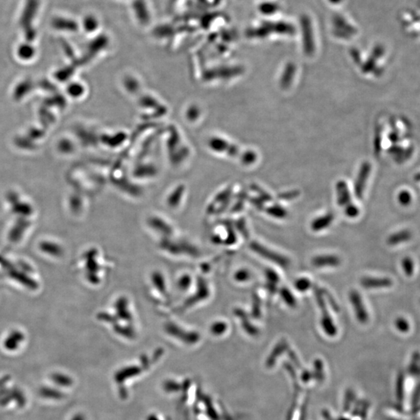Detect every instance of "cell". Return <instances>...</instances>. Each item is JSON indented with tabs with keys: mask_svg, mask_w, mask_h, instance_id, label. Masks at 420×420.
Masks as SVG:
<instances>
[{
	"mask_svg": "<svg viewBox=\"0 0 420 420\" xmlns=\"http://www.w3.org/2000/svg\"><path fill=\"white\" fill-rule=\"evenodd\" d=\"M396 326L400 332H406L409 331V324L406 318L398 317L396 320Z\"/></svg>",
	"mask_w": 420,
	"mask_h": 420,
	"instance_id": "7402d4cb",
	"label": "cell"
},
{
	"mask_svg": "<svg viewBox=\"0 0 420 420\" xmlns=\"http://www.w3.org/2000/svg\"><path fill=\"white\" fill-rule=\"evenodd\" d=\"M265 280H266L267 290L271 294L276 293L277 291V285L280 282V277L274 270L271 268H267L265 271Z\"/></svg>",
	"mask_w": 420,
	"mask_h": 420,
	"instance_id": "ba28073f",
	"label": "cell"
},
{
	"mask_svg": "<svg viewBox=\"0 0 420 420\" xmlns=\"http://www.w3.org/2000/svg\"><path fill=\"white\" fill-rule=\"evenodd\" d=\"M250 249H252L253 252H255V253L258 254V255H260V256L263 257V258L267 259V260L271 261V262L277 264V265L283 267V268H286V267L289 266V260L288 259V258L285 257L284 255H281V254L277 253V252H274V251L267 249L266 247L262 245V244H259L258 242H251Z\"/></svg>",
	"mask_w": 420,
	"mask_h": 420,
	"instance_id": "7a4b0ae2",
	"label": "cell"
},
{
	"mask_svg": "<svg viewBox=\"0 0 420 420\" xmlns=\"http://www.w3.org/2000/svg\"><path fill=\"white\" fill-rule=\"evenodd\" d=\"M234 314L238 317L241 322L243 329L248 332V334L251 335H256L258 334V329L255 326H253L252 322H250L249 315L244 310L240 309V308H237L234 311Z\"/></svg>",
	"mask_w": 420,
	"mask_h": 420,
	"instance_id": "8992f818",
	"label": "cell"
},
{
	"mask_svg": "<svg viewBox=\"0 0 420 420\" xmlns=\"http://www.w3.org/2000/svg\"><path fill=\"white\" fill-rule=\"evenodd\" d=\"M345 214H347V216H349V217H357V216L359 215V209L357 206L351 204L350 205V206H347V207H345Z\"/></svg>",
	"mask_w": 420,
	"mask_h": 420,
	"instance_id": "d4e9b609",
	"label": "cell"
},
{
	"mask_svg": "<svg viewBox=\"0 0 420 420\" xmlns=\"http://www.w3.org/2000/svg\"><path fill=\"white\" fill-rule=\"evenodd\" d=\"M71 420H86V418L84 415H81V414H78V415H74Z\"/></svg>",
	"mask_w": 420,
	"mask_h": 420,
	"instance_id": "f546056e",
	"label": "cell"
},
{
	"mask_svg": "<svg viewBox=\"0 0 420 420\" xmlns=\"http://www.w3.org/2000/svg\"><path fill=\"white\" fill-rule=\"evenodd\" d=\"M262 315V301L257 293L252 295V316L259 318Z\"/></svg>",
	"mask_w": 420,
	"mask_h": 420,
	"instance_id": "5bb4252c",
	"label": "cell"
},
{
	"mask_svg": "<svg viewBox=\"0 0 420 420\" xmlns=\"http://www.w3.org/2000/svg\"><path fill=\"white\" fill-rule=\"evenodd\" d=\"M295 288L300 292H305L311 287V282L307 278L298 279L295 282Z\"/></svg>",
	"mask_w": 420,
	"mask_h": 420,
	"instance_id": "d6986e66",
	"label": "cell"
},
{
	"mask_svg": "<svg viewBox=\"0 0 420 420\" xmlns=\"http://www.w3.org/2000/svg\"><path fill=\"white\" fill-rule=\"evenodd\" d=\"M280 297L283 301L290 308H295L297 306V300L288 288L283 287L280 289Z\"/></svg>",
	"mask_w": 420,
	"mask_h": 420,
	"instance_id": "9a60e30c",
	"label": "cell"
},
{
	"mask_svg": "<svg viewBox=\"0 0 420 420\" xmlns=\"http://www.w3.org/2000/svg\"><path fill=\"white\" fill-rule=\"evenodd\" d=\"M226 329H227V325L223 322H219L213 328V332L216 334H222V332H225Z\"/></svg>",
	"mask_w": 420,
	"mask_h": 420,
	"instance_id": "484cf974",
	"label": "cell"
},
{
	"mask_svg": "<svg viewBox=\"0 0 420 420\" xmlns=\"http://www.w3.org/2000/svg\"><path fill=\"white\" fill-rule=\"evenodd\" d=\"M412 237V234L409 231H402L400 232L396 233L388 237L387 243L390 245H396V244H401L402 242L408 241Z\"/></svg>",
	"mask_w": 420,
	"mask_h": 420,
	"instance_id": "8fae6325",
	"label": "cell"
},
{
	"mask_svg": "<svg viewBox=\"0 0 420 420\" xmlns=\"http://www.w3.org/2000/svg\"><path fill=\"white\" fill-rule=\"evenodd\" d=\"M39 394L44 399H53V400H60L64 397V394L62 391L50 387H41Z\"/></svg>",
	"mask_w": 420,
	"mask_h": 420,
	"instance_id": "30bf717a",
	"label": "cell"
},
{
	"mask_svg": "<svg viewBox=\"0 0 420 420\" xmlns=\"http://www.w3.org/2000/svg\"><path fill=\"white\" fill-rule=\"evenodd\" d=\"M320 291H322V294L324 296L325 299L327 300L329 304H330L331 308H332L335 312H339V306L338 304H337L336 301H335V298L332 297V295L328 291L327 289H323V288H320Z\"/></svg>",
	"mask_w": 420,
	"mask_h": 420,
	"instance_id": "e0dca14e",
	"label": "cell"
},
{
	"mask_svg": "<svg viewBox=\"0 0 420 420\" xmlns=\"http://www.w3.org/2000/svg\"><path fill=\"white\" fill-rule=\"evenodd\" d=\"M349 298L357 320L361 324H366L369 320V314L365 308L361 295L357 290L353 289L350 292Z\"/></svg>",
	"mask_w": 420,
	"mask_h": 420,
	"instance_id": "3957f363",
	"label": "cell"
},
{
	"mask_svg": "<svg viewBox=\"0 0 420 420\" xmlns=\"http://www.w3.org/2000/svg\"><path fill=\"white\" fill-rule=\"evenodd\" d=\"M402 266L403 268L404 273H406V276L410 277L413 274L414 271V263L413 261L409 257L404 258L402 262Z\"/></svg>",
	"mask_w": 420,
	"mask_h": 420,
	"instance_id": "ffe728a7",
	"label": "cell"
},
{
	"mask_svg": "<svg viewBox=\"0 0 420 420\" xmlns=\"http://www.w3.org/2000/svg\"><path fill=\"white\" fill-rule=\"evenodd\" d=\"M11 392L12 400H14L17 402V405L20 406H23L26 403V399L23 396V392L18 388H13L10 390Z\"/></svg>",
	"mask_w": 420,
	"mask_h": 420,
	"instance_id": "ac0fdd59",
	"label": "cell"
},
{
	"mask_svg": "<svg viewBox=\"0 0 420 420\" xmlns=\"http://www.w3.org/2000/svg\"><path fill=\"white\" fill-rule=\"evenodd\" d=\"M298 193H293L290 192L289 194H285V195H282L280 198L283 199V200H290V199H293V197L296 196L298 195Z\"/></svg>",
	"mask_w": 420,
	"mask_h": 420,
	"instance_id": "f1b7e54d",
	"label": "cell"
},
{
	"mask_svg": "<svg viewBox=\"0 0 420 420\" xmlns=\"http://www.w3.org/2000/svg\"><path fill=\"white\" fill-rule=\"evenodd\" d=\"M400 200L401 203L404 206H406V205L409 204V201H410V197H409V195H408L407 193H402V195H400Z\"/></svg>",
	"mask_w": 420,
	"mask_h": 420,
	"instance_id": "4316f807",
	"label": "cell"
},
{
	"mask_svg": "<svg viewBox=\"0 0 420 420\" xmlns=\"http://www.w3.org/2000/svg\"><path fill=\"white\" fill-rule=\"evenodd\" d=\"M338 202L339 206H345V207L352 204L350 201V192L344 183L338 185Z\"/></svg>",
	"mask_w": 420,
	"mask_h": 420,
	"instance_id": "7c38bea8",
	"label": "cell"
},
{
	"mask_svg": "<svg viewBox=\"0 0 420 420\" xmlns=\"http://www.w3.org/2000/svg\"><path fill=\"white\" fill-rule=\"evenodd\" d=\"M141 369L138 366H129V367L124 368V369L118 371L116 375H115V380H116L117 382L121 383L126 380L129 379V378L139 375Z\"/></svg>",
	"mask_w": 420,
	"mask_h": 420,
	"instance_id": "9c48e42d",
	"label": "cell"
},
{
	"mask_svg": "<svg viewBox=\"0 0 420 420\" xmlns=\"http://www.w3.org/2000/svg\"><path fill=\"white\" fill-rule=\"evenodd\" d=\"M312 265L317 268L323 267H336L340 265V258L335 255H320L313 258Z\"/></svg>",
	"mask_w": 420,
	"mask_h": 420,
	"instance_id": "277c9868",
	"label": "cell"
},
{
	"mask_svg": "<svg viewBox=\"0 0 420 420\" xmlns=\"http://www.w3.org/2000/svg\"><path fill=\"white\" fill-rule=\"evenodd\" d=\"M180 384L174 381H167L164 383V388L167 392H174L180 389Z\"/></svg>",
	"mask_w": 420,
	"mask_h": 420,
	"instance_id": "603a6c76",
	"label": "cell"
},
{
	"mask_svg": "<svg viewBox=\"0 0 420 420\" xmlns=\"http://www.w3.org/2000/svg\"><path fill=\"white\" fill-rule=\"evenodd\" d=\"M252 203L255 207L258 208V209H262V208H263V203H262V202L261 203L259 200H256V199H252Z\"/></svg>",
	"mask_w": 420,
	"mask_h": 420,
	"instance_id": "83f0119b",
	"label": "cell"
},
{
	"mask_svg": "<svg viewBox=\"0 0 420 420\" xmlns=\"http://www.w3.org/2000/svg\"><path fill=\"white\" fill-rule=\"evenodd\" d=\"M334 218H335V216H334L333 213H329L324 215V216L316 218L311 223V229L315 232L326 229L333 222Z\"/></svg>",
	"mask_w": 420,
	"mask_h": 420,
	"instance_id": "52a82bcc",
	"label": "cell"
},
{
	"mask_svg": "<svg viewBox=\"0 0 420 420\" xmlns=\"http://www.w3.org/2000/svg\"><path fill=\"white\" fill-rule=\"evenodd\" d=\"M314 293L316 302H317V305H318L320 311H322L320 325H322V329L328 335L334 336L337 334V328L335 327V324H334L332 316L329 314L326 299L322 294L320 288L314 286Z\"/></svg>",
	"mask_w": 420,
	"mask_h": 420,
	"instance_id": "6da1fadb",
	"label": "cell"
},
{
	"mask_svg": "<svg viewBox=\"0 0 420 420\" xmlns=\"http://www.w3.org/2000/svg\"><path fill=\"white\" fill-rule=\"evenodd\" d=\"M146 420H160V419H159L158 417L156 416V415H149V416H148L147 419H146Z\"/></svg>",
	"mask_w": 420,
	"mask_h": 420,
	"instance_id": "4dcf8cb0",
	"label": "cell"
},
{
	"mask_svg": "<svg viewBox=\"0 0 420 420\" xmlns=\"http://www.w3.org/2000/svg\"><path fill=\"white\" fill-rule=\"evenodd\" d=\"M52 380L54 381L55 384L61 387H69L73 384V381L70 377L62 373L53 374Z\"/></svg>",
	"mask_w": 420,
	"mask_h": 420,
	"instance_id": "4fadbf2b",
	"label": "cell"
},
{
	"mask_svg": "<svg viewBox=\"0 0 420 420\" xmlns=\"http://www.w3.org/2000/svg\"><path fill=\"white\" fill-rule=\"evenodd\" d=\"M234 279L237 282H246L251 279V273L248 269L243 268V269L238 270L234 275Z\"/></svg>",
	"mask_w": 420,
	"mask_h": 420,
	"instance_id": "44dd1931",
	"label": "cell"
},
{
	"mask_svg": "<svg viewBox=\"0 0 420 420\" xmlns=\"http://www.w3.org/2000/svg\"><path fill=\"white\" fill-rule=\"evenodd\" d=\"M267 213L273 217L283 219L287 216V212L286 209L280 206H273L267 209Z\"/></svg>",
	"mask_w": 420,
	"mask_h": 420,
	"instance_id": "2e32d148",
	"label": "cell"
},
{
	"mask_svg": "<svg viewBox=\"0 0 420 420\" xmlns=\"http://www.w3.org/2000/svg\"><path fill=\"white\" fill-rule=\"evenodd\" d=\"M237 228H238V231H240V234L244 238H249V231H248L247 226H246V223L244 219H240V220L237 221Z\"/></svg>",
	"mask_w": 420,
	"mask_h": 420,
	"instance_id": "cb8c5ba5",
	"label": "cell"
},
{
	"mask_svg": "<svg viewBox=\"0 0 420 420\" xmlns=\"http://www.w3.org/2000/svg\"><path fill=\"white\" fill-rule=\"evenodd\" d=\"M360 284L366 289L372 288L390 287L392 285V281L388 278H369L365 277L360 280Z\"/></svg>",
	"mask_w": 420,
	"mask_h": 420,
	"instance_id": "5b68a950",
	"label": "cell"
}]
</instances>
